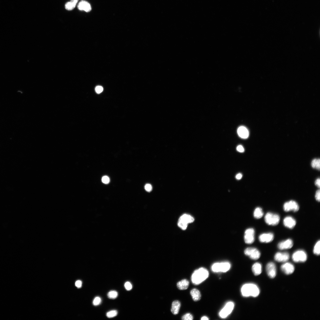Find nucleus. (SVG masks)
Instances as JSON below:
<instances>
[{
    "instance_id": "obj_1",
    "label": "nucleus",
    "mask_w": 320,
    "mask_h": 320,
    "mask_svg": "<svg viewBox=\"0 0 320 320\" xmlns=\"http://www.w3.org/2000/svg\"><path fill=\"white\" fill-rule=\"evenodd\" d=\"M209 273L206 268L201 267L196 269L193 273L191 277L193 284L198 285L206 280L208 277Z\"/></svg>"
},
{
    "instance_id": "obj_2",
    "label": "nucleus",
    "mask_w": 320,
    "mask_h": 320,
    "mask_svg": "<svg viewBox=\"0 0 320 320\" xmlns=\"http://www.w3.org/2000/svg\"><path fill=\"white\" fill-rule=\"evenodd\" d=\"M241 292L243 296L244 297L251 296L256 297L259 295L260 291L258 287L255 284L248 283L243 285L241 289Z\"/></svg>"
},
{
    "instance_id": "obj_3",
    "label": "nucleus",
    "mask_w": 320,
    "mask_h": 320,
    "mask_svg": "<svg viewBox=\"0 0 320 320\" xmlns=\"http://www.w3.org/2000/svg\"><path fill=\"white\" fill-rule=\"evenodd\" d=\"M231 267L230 264L228 262H218L212 265L211 269L214 273H226L228 271Z\"/></svg>"
},
{
    "instance_id": "obj_4",
    "label": "nucleus",
    "mask_w": 320,
    "mask_h": 320,
    "mask_svg": "<svg viewBox=\"0 0 320 320\" xmlns=\"http://www.w3.org/2000/svg\"><path fill=\"white\" fill-rule=\"evenodd\" d=\"M265 222L269 225L275 226L280 222V217L279 215L271 212H268L265 216Z\"/></svg>"
},
{
    "instance_id": "obj_5",
    "label": "nucleus",
    "mask_w": 320,
    "mask_h": 320,
    "mask_svg": "<svg viewBox=\"0 0 320 320\" xmlns=\"http://www.w3.org/2000/svg\"><path fill=\"white\" fill-rule=\"evenodd\" d=\"M194 218L190 215L184 214L180 217L178 222V226L180 228L185 230L188 224L192 223L194 221Z\"/></svg>"
},
{
    "instance_id": "obj_6",
    "label": "nucleus",
    "mask_w": 320,
    "mask_h": 320,
    "mask_svg": "<svg viewBox=\"0 0 320 320\" xmlns=\"http://www.w3.org/2000/svg\"><path fill=\"white\" fill-rule=\"evenodd\" d=\"M234 306V303L230 301L227 303L219 312V315L220 317L225 318L227 317L232 313Z\"/></svg>"
},
{
    "instance_id": "obj_7",
    "label": "nucleus",
    "mask_w": 320,
    "mask_h": 320,
    "mask_svg": "<svg viewBox=\"0 0 320 320\" xmlns=\"http://www.w3.org/2000/svg\"><path fill=\"white\" fill-rule=\"evenodd\" d=\"M307 258L306 253L303 250H298L294 252L293 254L292 259L295 262H303L306 261Z\"/></svg>"
},
{
    "instance_id": "obj_8",
    "label": "nucleus",
    "mask_w": 320,
    "mask_h": 320,
    "mask_svg": "<svg viewBox=\"0 0 320 320\" xmlns=\"http://www.w3.org/2000/svg\"><path fill=\"white\" fill-rule=\"evenodd\" d=\"M244 253L246 256L254 260L259 259L261 256L260 252L257 249L254 248H248L246 249Z\"/></svg>"
},
{
    "instance_id": "obj_9",
    "label": "nucleus",
    "mask_w": 320,
    "mask_h": 320,
    "mask_svg": "<svg viewBox=\"0 0 320 320\" xmlns=\"http://www.w3.org/2000/svg\"><path fill=\"white\" fill-rule=\"evenodd\" d=\"M283 208L285 212H288L292 211L295 212L299 210V206L297 202L293 200H291L284 203Z\"/></svg>"
},
{
    "instance_id": "obj_10",
    "label": "nucleus",
    "mask_w": 320,
    "mask_h": 320,
    "mask_svg": "<svg viewBox=\"0 0 320 320\" xmlns=\"http://www.w3.org/2000/svg\"><path fill=\"white\" fill-rule=\"evenodd\" d=\"M255 231L253 228H249L245 232L244 240L245 243L248 244L253 243L255 241Z\"/></svg>"
},
{
    "instance_id": "obj_11",
    "label": "nucleus",
    "mask_w": 320,
    "mask_h": 320,
    "mask_svg": "<svg viewBox=\"0 0 320 320\" xmlns=\"http://www.w3.org/2000/svg\"><path fill=\"white\" fill-rule=\"evenodd\" d=\"M274 238V234L271 232L263 233L259 236V241L262 243H268L272 242Z\"/></svg>"
},
{
    "instance_id": "obj_12",
    "label": "nucleus",
    "mask_w": 320,
    "mask_h": 320,
    "mask_svg": "<svg viewBox=\"0 0 320 320\" xmlns=\"http://www.w3.org/2000/svg\"><path fill=\"white\" fill-rule=\"evenodd\" d=\"M266 271L269 277L270 278H273L276 275V267L274 263L270 262L266 266Z\"/></svg>"
},
{
    "instance_id": "obj_13",
    "label": "nucleus",
    "mask_w": 320,
    "mask_h": 320,
    "mask_svg": "<svg viewBox=\"0 0 320 320\" xmlns=\"http://www.w3.org/2000/svg\"><path fill=\"white\" fill-rule=\"evenodd\" d=\"M290 258L289 253L287 252H277L276 253L274 259L277 261L284 262L288 261Z\"/></svg>"
},
{
    "instance_id": "obj_14",
    "label": "nucleus",
    "mask_w": 320,
    "mask_h": 320,
    "mask_svg": "<svg viewBox=\"0 0 320 320\" xmlns=\"http://www.w3.org/2000/svg\"><path fill=\"white\" fill-rule=\"evenodd\" d=\"M293 243L292 240L289 239L279 243L277 247L279 249L282 250L291 249L293 247Z\"/></svg>"
},
{
    "instance_id": "obj_15",
    "label": "nucleus",
    "mask_w": 320,
    "mask_h": 320,
    "mask_svg": "<svg viewBox=\"0 0 320 320\" xmlns=\"http://www.w3.org/2000/svg\"><path fill=\"white\" fill-rule=\"evenodd\" d=\"M283 223L284 226L290 229L293 228L296 224V220L291 216L285 217L283 219Z\"/></svg>"
},
{
    "instance_id": "obj_16",
    "label": "nucleus",
    "mask_w": 320,
    "mask_h": 320,
    "mask_svg": "<svg viewBox=\"0 0 320 320\" xmlns=\"http://www.w3.org/2000/svg\"><path fill=\"white\" fill-rule=\"evenodd\" d=\"M282 271L287 275H291L294 272L295 267L293 265L290 263H286L283 265L281 267Z\"/></svg>"
},
{
    "instance_id": "obj_17",
    "label": "nucleus",
    "mask_w": 320,
    "mask_h": 320,
    "mask_svg": "<svg viewBox=\"0 0 320 320\" xmlns=\"http://www.w3.org/2000/svg\"><path fill=\"white\" fill-rule=\"evenodd\" d=\"M77 7L79 10L84 11L87 12H89L92 10L91 5L88 2L85 1H81L78 4Z\"/></svg>"
},
{
    "instance_id": "obj_18",
    "label": "nucleus",
    "mask_w": 320,
    "mask_h": 320,
    "mask_svg": "<svg viewBox=\"0 0 320 320\" xmlns=\"http://www.w3.org/2000/svg\"><path fill=\"white\" fill-rule=\"evenodd\" d=\"M237 133L240 137L243 139L248 138L249 136L248 130L244 126H241L238 128Z\"/></svg>"
},
{
    "instance_id": "obj_19",
    "label": "nucleus",
    "mask_w": 320,
    "mask_h": 320,
    "mask_svg": "<svg viewBox=\"0 0 320 320\" xmlns=\"http://www.w3.org/2000/svg\"><path fill=\"white\" fill-rule=\"evenodd\" d=\"M180 303L178 301H174L172 303L171 311L174 315H177L178 313L180 307Z\"/></svg>"
},
{
    "instance_id": "obj_20",
    "label": "nucleus",
    "mask_w": 320,
    "mask_h": 320,
    "mask_svg": "<svg viewBox=\"0 0 320 320\" xmlns=\"http://www.w3.org/2000/svg\"><path fill=\"white\" fill-rule=\"evenodd\" d=\"M190 284L189 282L186 279H184L178 282L177 284L178 288L181 290L187 289Z\"/></svg>"
},
{
    "instance_id": "obj_21",
    "label": "nucleus",
    "mask_w": 320,
    "mask_h": 320,
    "mask_svg": "<svg viewBox=\"0 0 320 320\" xmlns=\"http://www.w3.org/2000/svg\"><path fill=\"white\" fill-rule=\"evenodd\" d=\"M190 294L193 300L195 301L200 300L201 295L200 291L197 289H193L190 291Z\"/></svg>"
},
{
    "instance_id": "obj_22",
    "label": "nucleus",
    "mask_w": 320,
    "mask_h": 320,
    "mask_svg": "<svg viewBox=\"0 0 320 320\" xmlns=\"http://www.w3.org/2000/svg\"><path fill=\"white\" fill-rule=\"evenodd\" d=\"M253 273L256 276L259 275L262 272V266L259 263L254 264L252 267Z\"/></svg>"
},
{
    "instance_id": "obj_23",
    "label": "nucleus",
    "mask_w": 320,
    "mask_h": 320,
    "mask_svg": "<svg viewBox=\"0 0 320 320\" xmlns=\"http://www.w3.org/2000/svg\"><path fill=\"white\" fill-rule=\"evenodd\" d=\"M254 216L257 219H259L263 216L264 212L262 209L260 207L256 208L254 212Z\"/></svg>"
},
{
    "instance_id": "obj_24",
    "label": "nucleus",
    "mask_w": 320,
    "mask_h": 320,
    "mask_svg": "<svg viewBox=\"0 0 320 320\" xmlns=\"http://www.w3.org/2000/svg\"><path fill=\"white\" fill-rule=\"evenodd\" d=\"M77 3L71 1L67 3L65 5V9L68 11L73 10L75 7Z\"/></svg>"
},
{
    "instance_id": "obj_25",
    "label": "nucleus",
    "mask_w": 320,
    "mask_h": 320,
    "mask_svg": "<svg viewBox=\"0 0 320 320\" xmlns=\"http://www.w3.org/2000/svg\"><path fill=\"white\" fill-rule=\"evenodd\" d=\"M320 162L319 159H314L311 162V167L314 168L316 169L319 170L320 167Z\"/></svg>"
},
{
    "instance_id": "obj_26",
    "label": "nucleus",
    "mask_w": 320,
    "mask_h": 320,
    "mask_svg": "<svg viewBox=\"0 0 320 320\" xmlns=\"http://www.w3.org/2000/svg\"><path fill=\"white\" fill-rule=\"evenodd\" d=\"M320 241H317L313 249V253L315 255H319L320 253Z\"/></svg>"
},
{
    "instance_id": "obj_27",
    "label": "nucleus",
    "mask_w": 320,
    "mask_h": 320,
    "mask_svg": "<svg viewBox=\"0 0 320 320\" xmlns=\"http://www.w3.org/2000/svg\"><path fill=\"white\" fill-rule=\"evenodd\" d=\"M108 296L110 299H115L118 297V293L116 291H111L108 293Z\"/></svg>"
},
{
    "instance_id": "obj_28",
    "label": "nucleus",
    "mask_w": 320,
    "mask_h": 320,
    "mask_svg": "<svg viewBox=\"0 0 320 320\" xmlns=\"http://www.w3.org/2000/svg\"><path fill=\"white\" fill-rule=\"evenodd\" d=\"M118 314V311L116 310L111 311L106 313V316L109 318H112L116 316Z\"/></svg>"
},
{
    "instance_id": "obj_29",
    "label": "nucleus",
    "mask_w": 320,
    "mask_h": 320,
    "mask_svg": "<svg viewBox=\"0 0 320 320\" xmlns=\"http://www.w3.org/2000/svg\"><path fill=\"white\" fill-rule=\"evenodd\" d=\"M182 319L183 320H192L193 319L192 315L190 313H186L182 317Z\"/></svg>"
},
{
    "instance_id": "obj_30",
    "label": "nucleus",
    "mask_w": 320,
    "mask_h": 320,
    "mask_svg": "<svg viewBox=\"0 0 320 320\" xmlns=\"http://www.w3.org/2000/svg\"><path fill=\"white\" fill-rule=\"evenodd\" d=\"M102 302L101 299L99 297H96L94 299L93 304L95 306L99 305Z\"/></svg>"
},
{
    "instance_id": "obj_31",
    "label": "nucleus",
    "mask_w": 320,
    "mask_h": 320,
    "mask_svg": "<svg viewBox=\"0 0 320 320\" xmlns=\"http://www.w3.org/2000/svg\"><path fill=\"white\" fill-rule=\"evenodd\" d=\"M124 286L125 288L127 291H130L132 289V285L130 282H127L126 283Z\"/></svg>"
},
{
    "instance_id": "obj_32",
    "label": "nucleus",
    "mask_w": 320,
    "mask_h": 320,
    "mask_svg": "<svg viewBox=\"0 0 320 320\" xmlns=\"http://www.w3.org/2000/svg\"><path fill=\"white\" fill-rule=\"evenodd\" d=\"M102 181L105 184H108L110 182V178L108 176H104L102 178Z\"/></svg>"
},
{
    "instance_id": "obj_33",
    "label": "nucleus",
    "mask_w": 320,
    "mask_h": 320,
    "mask_svg": "<svg viewBox=\"0 0 320 320\" xmlns=\"http://www.w3.org/2000/svg\"><path fill=\"white\" fill-rule=\"evenodd\" d=\"M103 88L100 86H97L95 88L96 92L98 94L101 93L103 91Z\"/></svg>"
},
{
    "instance_id": "obj_34",
    "label": "nucleus",
    "mask_w": 320,
    "mask_h": 320,
    "mask_svg": "<svg viewBox=\"0 0 320 320\" xmlns=\"http://www.w3.org/2000/svg\"><path fill=\"white\" fill-rule=\"evenodd\" d=\"M145 190L147 192H150L152 190V187L150 184H147L145 186Z\"/></svg>"
},
{
    "instance_id": "obj_35",
    "label": "nucleus",
    "mask_w": 320,
    "mask_h": 320,
    "mask_svg": "<svg viewBox=\"0 0 320 320\" xmlns=\"http://www.w3.org/2000/svg\"><path fill=\"white\" fill-rule=\"evenodd\" d=\"M320 190H318L316 192V193H315V199L317 201H318V202H320Z\"/></svg>"
},
{
    "instance_id": "obj_36",
    "label": "nucleus",
    "mask_w": 320,
    "mask_h": 320,
    "mask_svg": "<svg viewBox=\"0 0 320 320\" xmlns=\"http://www.w3.org/2000/svg\"><path fill=\"white\" fill-rule=\"evenodd\" d=\"M236 150L239 152H244V149L243 146L241 145L238 146L236 148Z\"/></svg>"
},
{
    "instance_id": "obj_37",
    "label": "nucleus",
    "mask_w": 320,
    "mask_h": 320,
    "mask_svg": "<svg viewBox=\"0 0 320 320\" xmlns=\"http://www.w3.org/2000/svg\"><path fill=\"white\" fill-rule=\"evenodd\" d=\"M75 285L77 288H80L82 285V282L80 281H78L75 283Z\"/></svg>"
},
{
    "instance_id": "obj_38",
    "label": "nucleus",
    "mask_w": 320,
    "mask_h": 320,
    "mask_svg": "<svg viewBox=\"0 0 320 320\" xmlns=\"http://www.w3.org/2000/svg\"><path fill=\"white\" fill-rule=\"evenodd\" d=\"M320 179L319 178L316 180L315 182V185L319 188L320 187Z\"/></svg>"
},
{
    "instance_id": "obj_39",
    "label": "nucleus",
    "mask_w": 320,
    "mask_h": 320,
    "mask_svg": "<svg viewBox=\"0 0 320 320\" xmlns=\"http://www.w3.org/2000/svg\"><path fill=\"white\" fill-rule=\"evenodd\" d=\"M242 174H241L239 173L236 175V178L237 180H239L242 178Z\"/></svg>"
},
{
    "instance_id": "obj_40",
    "label": "nucleus",
    "mask_w": 320,
    "mask_h": 320,
    "mask_svg": "<svg viewBox=\"0 0 320 320\" xmlns=\"http://www.w3.org/2000/svg\"><path fill=\"white\" fill-rule=\"evenodd\" d=\"M201 320H209V318L206 316H203L202 317L201 319Z\"/></svg>"
},
{
    "instance_id": "obj_41",
    "label": "nucleus",
    "mask_w": 320,
    "mask_h": 320,
    "mask_svg": "<svg viewBox=\"0 0 320 320\" xmlns=\"http://www.w3.org/2000/svg\"><path fill=\"white\" fill-rule=\"evenodd\" d=\"M71 1H75V2H76L77 3L79 0H71Z\"/></svg>"
}]
</instances>
